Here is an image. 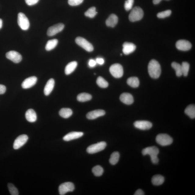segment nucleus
Returning a JSON list of instances; mask_svg holds the SVG:
<instances>
[{"instance_id":"obj_45","label":"nucleus","mask_w":195,"mask_h":195,"mask_svg":"<svg viewBox=\"0 0 195 195\" xmlns=\"http://www.w3.org/2000/svg\"><path fill=\"white\" fill-rule=\"evenodd\" d=\"M162 0H153V3L154 4L157 5L159 4Z\"/></svg>"},{"instance_id":"obj_39","label":"nucleus","mask_w":195,"mask_h":195,"mask_svg":"<svg viewBox=\"0 0 195 195\" xmlns=\"http://www.w3.org/2000/svg\"><path fill=\"white\" fill-rule=\"evenodd\" d=\"M83 0H68V3L71 6H76L80 5Z\"/></svg>"},{"instance_id":"obj_5","label":"nucleus","mask_w":195,"mask_h":195,"mask_svg":"<svg viewBox=\"0 0 195 195\" xmlns=\"http://www.w3.org/2000/svg\"><path fill=\"white\" fill-rule=\"evenodd\" d=\"M107 146L106 142L102 141L93 144L87 148V151L88 153L93 154L98 153L103 151Z\"/></svg>"},{"instance_id":"obj_25","label":"nucleus","mask_w":195,"mask_h":195,"mask_svg":"<svg viewBox=\"0 0 195 195\" xmlns=\"http://www.w3.org/2000/svg\"><path fill=\"white\" fill-rule=\"evenodd\" d=\"M73 114V111L69 108H62L59 112L60 115L62 118L65 119L69 118L72 116Z\"/></svg>"},{"instance_id":"obj_2","label":"nucleus","mask_w":195,"mask_h":195,"mask_svg":"<svg viewBox=\"0 0 195 195\" xmlns=\"http://www.w3.org/2000/svg\"><path fill=\"white\" fill-rule=\"evenodd\" d=\"M159 150L155 146H151L146 147L142 150V155L145 156L149 155L151 158V160L154 164H157L159 162V159L158 155L159 153Z\"/></svg>"},{"instance_id":"obj_41","label":"nucleus","mask_w":195,"mask_h":195,"mask_svg":"<svg viewBox=\"0 0 195 195\" xmlns=\"http://www.w3.org/2000/svg\"><path fill=\"white\" fill-rule=\"evenodd\" d=\"M89 66L91 68L94 67L96 66L97 63L96 61L93 59H90L89 62Z\"/></svg>"},{"instance_id":"obj_26","label":"nucleus","mask_w":195,"mask_h":195,"mask_svg":"<svg viewBox=\"0 0 195 195\" xmlns=\"http://www.w3.org/2000/svg\"><path fill=\"white\" fill-rule=\"evenodd\" d=\"M185 113L191 119L195 117V106L194 105H189L185 110Z\"/></svg>"},{"instance_id":"obj_17","label":"nucleus","mask_w":195,"mask_h":195,"mask_svg":"<svg viewBox=\"0 0 195 195\" xmlns=\"http://www.w3.org/2000/svg\"><path fill=\"white\" fill-rule=\"evenodd\" d=\"M122 51L124 54L128 55L133 52L136 49L135 44L132 43L125 42L123 44Z\"/></svg>"},{"instance_id":"obj_22","label":"nucleus","mask_w":195,"mask_h":195,"mask_svg":"<svg viewBox=\"0 0 195 195\" xmlns=\"http://www.w3.org/2000/svg\"><path fill=\"white\" fill-rule=\"evenodd\" d=\"M118 18L116 15L112 14L109 16L106 20L107 26L111 27H115L118 23Z\"/></svg>"},{"instance_id":"obj_23","label":"nucleus","mask_w":195,"mask_h":195,"mask_svg":"<svg viewBox=\"0 0 195 195\" xmlns=\"http://www.w3.org/2000/svg\"><path fill=\"white\" fill-rule=\"evenodd\" d=\"M77 66L76 62L73 61L70 62L66 66L65 69V73L66 75H69L75 71Z\"/></svg>"},{"instance_id":"obj_12","label":"nucleus","mask_w":195,"mask_h":195,"mask_svg":"<svg viewBox=\"0 0 195 195\" xmlns=\"http://www.w3.org/2000/svg\"><path fill=\"white\" fill-rule=\"evenodd\" d=\"M64 25L62 23H58V24L54 25L53 26L51 27L48 29L47 35L49 36H52L61 32L64 28Z\"/></svg>"},{"instance_id":"obj_6","label":"nucleus","mask_w":195,"mask_h":195,"mask_svg":"<svg viewBox=\"0 0 195 195\" xmlns=\"http://www.w3.org/2000/svg\"><path fill=\"white\" fill-rule=\"evenodd\" d=\"M17 23L19 26L23 30H28L30 27V23L28 18L23 13H19L17 17Z\"/></svg>"},{"instance_id":"obj_1","label":"nucleus","mask_w":195,"mask_h":195,"mask_svg":"<svg viewBox=\"0 0 195 195\" xmlns=\"http://www.w3.org/2000/svg\"><path fill=\"white\" fill-rule=\"evenodd\" d=\"M148 69L150 76L153 79H158L161 75V66L157 60L153 59L150 62L148 65Z\"/></svg>"},{"instance_id":"obj_43","label":"nucleus","mask_w":195,"mask_h":195,"mask_svg":"<svg viewBox=\"0 0 195 195\" xmlns=\"http://www.w3.org/2000/svg\"><path fill=\"white\" fill-rule=\"evenodd\" d=\"M96 63L99 65H103L104 63V59L102 58H97L96 60Z\"/></svg>"},{"instance_id":"obj_38","label":"nucleus","mask_w":195,"mask_h":195,"mask_svg":"<svg viewBox=\"0 0 195 195\" xmlns=\"http://www.w3.org/2000/svg\"><path fill=\"white\" fill-rule=\"evenodd\" d=\"M134 2V0H126L124 4V8L126 11H129L132 9Z\"/></svg>"},{"instance_id":"obj_37","label":"nucleus","mask_w":195,"mask_h":195,"mask_svg":"<svg viewBox=\"0 0 195 195\" xmlns=\"http://www.w3.org/2000/svg\"><path fill=\"white\" fill-rule=\"evenodd\" d=\"M172 12L170 10H167L158 13L157 16L159 18L163 19L168 17L171 14Z\"/></svg>"},{"instance_id":"obj_10","label":"nucleus","mask_w":195,"mask_h":195,"mask_svg":"<svg viewBox=\"0 0 195 195\" xmlns=\"http://www.w3.org/2000/svg\"><path fill=\"white\" fill-rule=\"evenodd\" d=\"M28 139V136L26 134L19 136L15 139L13 143V147L15 150H17L24 145Z\"/></svg>"},{"instance_id":"obj_36","label":"nucleus","mask_w":195,"mask_h":195,"mask_svg":"<svg viewBox=\"0 0 195 195\" xmlns=\"http://www.w3.org/2000/svg\"><path fill=\"white\" fill-rule=\"evenodd\" d=\"M8 187L10 193L12 195H18L19 192L17 189L16 188L14 185L11 183H9Z\"/></svg>"},{"instance_id":"obj_28","label":"nucleus","mask_w":195,"mask_h":195,"mask_svg":"<svg viewBox=\"0 0 195 195\" xmlns=\"http://www.w3.org/2000/svg\"><path fill=\"white\" fill-rule=\"evenodd\" d=\"M92 96L90 94L87 93H81L78 95L77 100L80 102H85L90 100Z\"/></svg>"},{"instance_id":"obj_40","label":"nucleus","mask_w":195,"mask_h":195,"mask_svg":"<svg viewBox=\"0 0 195 195\" xmlns=\"http://www.w3.org/2000/svg\"><path fill=\"white\" fill-rule=\"evenodd\" d=\"M39 0H25L27 5H32L37 3Z\"/></svg>"},{"instance_id":"obj_30","label":"nucleus","mask_w":195,"mask_h":195,"mask_svg":"<svg viewBox=\"0 0 195 195\" xmlns=\"http://www.w3.org/2000/svg\"><path fill=\"white\" fill-rule=\"evenodd\" d=\"M120 158V154L118 152H114L113 153L109 159V162L111 165H115L119 161Z\"/></svg>"},{"instance_id":"obj_44","label":"nucleus","mask_w":195,"mask_h":195,"mask_svg":"<svg viewBox=\"0 0 195 195\" xmlns=\"http://www.w3.org/2000/svg\"><path fill=\"white\" fill-rule=\"evenodd\" d=\"M134 195H145L144 191L141 190V189H139V190H136L134 194Z\"/></svg>"},{"instance_id":"obj_13","label":"nucleus","mask_w":195,"mask_h":195,"mask_svg":"<svg viewBox=\"0 0 195 195\" xmlns=\"http://www.w3.org/2000/svg\"><path fill=\"white\" fill-rule=\"evenodd\" d=\"M134 126L136 128L142 130L150 129L153 126L151 122L145 120L137 121L134 122Z\"/></svg>"},{"instance_id":"obj_21","label":"nucleus","mask_w":195,"mask_h":195,"mask_svg":"<svg viewBox=\"0 0 195 195\" xmlns=\"http://www.w3.org/2000/svg\"><path fill=\"white\" fill-rule=\"evenodd\" d=\"M25 118L28 121L34 122L36 121L37 116L36 112L32 109H29L25 113Z\"/></svg>"},{"instance_id":"obj_11","label":"nucleus","mask_w":195,"mask_h":195,"mask_svg":"<svg viewBox=\"0 0 195 195\" xmlns=\"http://www.w3.org/2000/svg\"><path fill=\"white\" fill-rule=\"evenodd\" d=\"M6 57L15 63H20L22 59L21 55L15 51H11L7 52L6 54Z\"/></svg>"},{"instance_id":"obj_18","label":"nucleus","mask_w":195,"mask_h":195,"mask_svg":"<svg viewBox=\"0 0 195 195\" xmlns=\"http://www.w3.org/2000/svg\"><path fill=\"white\" fill-rule=\"evenodd\" d=\"M106 114L105 111L102 110H95L87 113V117L89 120L95 119L99 117L104 116Z\"/></svg>"},{"instance_id":"obj_19","label":"nucleus","mask_w":195,"mask_h":195,"mask_svg":"<svg viewBox=\"0 0 195 195\" xmlns=\"http://www.w3.org/2000/svg\"><path fill=\"white\" fill-rule=\"evenodd\" d=\"M120 99L122 103L127 105H131L134 102L133 97L129 93H122L120 95Z\"/></svg>"},{"instance_id":"obj_4","label":"nucleus","mask_w":195,"mask_h":195,"mask_svg":"<svg viewBox=\"0 0 195 195\" xmlns=\"http://www.w3.org/2000/svg\"><path fill=\"white\" fill-rule=\"evenodd\" d=\"M156 141L159 145L162 146L170 145L173 140L171 137L166 134H160L156 138Z\"/></svg>"},{"instance_id":"obj_9","label":"nucleus","mask_w":195,"mask_h":195,"mask_svg":"<svg viewBox=\"0 0 195 195\" xmlns=\"http://www.w3.org/2000/svg\"><path fill=\"white\" fill-rule=\"evenodd\" d=\"M75 190V186L73 183L65 182L60 185L58 187V192L61 195L66 194L68 192H72Z\"/></svg>"},{"instance_id":"obj_33","label":"nucleus","mask_w":195,"mask_h":195,"mask_svg":"<svg viewBox=\"0 0 195 195\" xmlns=\"http://www.w3.org/2000/svg\"><path fill=\"white\" fill-rule=\"evenodd\" d=\"M97 12L96 11V8L94 7H91L89 8L85 13L86 16L89 18H93L97 14Z\"/></svg>"},{"instance_id":"obj_27","label":"nucleus","mask_w":195,"mask_h":195,"mask_svg":"<svg viewBox=\"0 0 195 195\" xmlns=\"http://www.w3.org/2000/svg\"><path fill=\"white\" fill-rule=\"evenodd\" d=\"M127 83L132 87H137L140 84L139 80L136 77H130L127 80Z\"/></svg>"},{"instance_id":"obj_20","label":"nucleus","mask_w":195,"mask_h":195,"mask_svg":"<svg viewBox=\"0 0 195 195\" xmlns=\"http://www.w3.org/2000/svg\"><path fill=\"white\" fill-rule=\"evenodd\" d=\"M54 85L55 81L54 79H51L48 80L44 88V93L45 95L48 96L50 95L53 90Z\"/></svg>"},{"instance_id":"obj_31","label":"nucleus","mask_w":195,"mask_h":195,"mask_svg":"<svg viewBox=\"0 0 195 195\" xmlns=\"http://www.w3.org/2000/svg\"><path fill=\"white\" fill-rule=\"evenodd\" d=\"M172 67L175 70L177 76L180 77L183 75L182 68L180 64L173 62L171 64Z\"/></svg>"},{"instance_id":"obj_24","label":"nucleus","mask_w":195,"mask_h":195,"mask_svg":"<svg viewBox=\"0 0 195 195\" xmlns=\"http://www.w3.org/2000/svg\"><path fill=\"white\" fill-rule=\"evenodd\" d=\"M164 181V177L162 176L159 175L154 176L151 179L152 184L155 186H159L162 184Z\"/></svg>"},{"instance_id":"obj_3","label":"nucleus","mask_w":195,"mask_h":195,"mask_svg":"<svg viewBox=\"0 0 195 195\" xmlns=\"http://www.w3.org/2000/svg\"><path fill=\"white\" fill-rule=\"evenodd\" d=\"M144 11L140 7H134L130 12L129 19L131 22L139 21L143 17Z\"/></svg>"},{"instance_id":"obj_15","label":"nucleus","mask_w":195,"mask_h":195,"mask_svg":"<svg viewBox=\"0 0 195 195\" xmlns=\"http://www.w3.org/2000/svg\"><path fill=\"white\" fill-rule=\"evenodd\" d=\"M37 80V79L36 77H29L23 81L21 86L23 89L30 88L36 84Z\"/></svg>"},{"instance_id":"obj_7","label":"nucleus","mask_w":195,"mask_h":195,"mask_svg":"<svg viewBox=\"0 0 195 195\" xmlns=\"http://www.w3.org/2000/svg\"><path fill=\"white\" fill-rule=\"evenodd\" d=\"M110 71L113 76L116 78H120L123 75V67L119 64L116 63L111 66Z\"/></svg>"},{"instance_id":"obj_46","label":"nucleus","mask_w":195,"mask_h":195,"mask_svg":"<svg viewBox=\"0 0 195 195\" xmlns=\"http://www.w3.org/2000/svg\"><path fill=\"white\" fill-rule=\"evenodd\" d=\"M2 20L1 19H0V29H1L2 28Z\"/></svg>"},{"instance_id":"obj_16","label":"nucleus","mask_w":195,"mask_h":195,"mask_svg":"<svg viewBox=\"0 0 195 195\" xmlns=\"http://www.w3.org/2000/svg\"><path fill=\"white\" fill-rule=\"evenodd\" d=\"M83 135L82 132H73L69 133L64 136L63 139L64 141H69L80 138Z\"/></svg>"},{"instance_id":"obj_32","label":"nucleus","mask_w":195,"mask_h":195,"mask_svg":"<svg viewBox=\"0 0 195 195\" xmlns=\"http://www.w3.org/2000/svg\"><path fill=\"white\" fill-rule=\"evenodd\" d=\"M92 172L96 176H101L104 172L103 168L100 165H98L94 167L92 169Z\"/></svg>"},{"instance_id":"obj_34","label":"nucleus","mask_w":195,"mask_h":195,"mask_svg":"<svg viewBox=\"0 0 195 195\" xmlns=\"http://www.w3.org/2000/svg\"><path fill=\"white\" fill-rule=\"evenodd\" d=\"M97 83L99 86L103 88H105L108 87V83L102 77L99 76L97 78Z\"/></svg>"},{"instance_id":"obj_14","label":"nucleus","mask_w":195,"mask_h":195,"mask_svg":"<svg viewBox=\"0 0 195 195\" xmlns=\"http://www.w3.org/2000/svg\"><path fill=\"white\" fill-rule=\"evenodd\" d=\"M176 47L179 50L186 51L192 48V44L188 41L180 40L176 42Z\"/></svg>"},{"instance_id":"obj_29","label":"nucleus","mask_w":195,"mask_h":195,"mask_svg":"<svg viewBox=\"0 0 195 195\" xmlns=\"http://www.w3.org/2000/svg\"><path fill=\"white\" fill-rule=\"evenodd\" d=\"M58 44V40L57 39H54L49 40L45 46L46 51H50L55 48Z\"/></svg>"},{"instance_id":"obj_42","label":"nucleus","mask_w":195,"mask_h":195,"mask_svg":"<svg viewBox=\"0 0 195 195\" xmlns=\"http://www.w3.org/2000/svg\"><path fill=\"white\" fill-rule=\"evenodd\" d=\"M6 90V88L5 85L0 84V94H4Z\"/></svg>"},{"instance_id":"obj_8","label":"nucleus","mask_w":195,"mask_h":195,"mask_svg":"<svg viewBox=\"0 0 195 195\" xmlns=\"http://www.w3.org/2000/svg\"><path fill=\"white\" fill-rule=\"evenodd\" d=\"M75 42L78 45L81 47L88 52L92 51L94 50L92 44L86 39L81 37H77L76 38Z\"/></svg>"},{"instance_id":"obj_35","label":"nucleus","mask_w":195,"mask_h":195,"mask_svg":"<svg viewBox=\"0 0 195 195\" xmlns=\"http://www.w3.org/2000/svg\"><path fill=\"white\" fill-rule=\"evenodd\" d=\"M183 75L184 76H186L188 75L189 69H190V65L188 62H183L181 65Z\"/></svg>"}]
</instances>
